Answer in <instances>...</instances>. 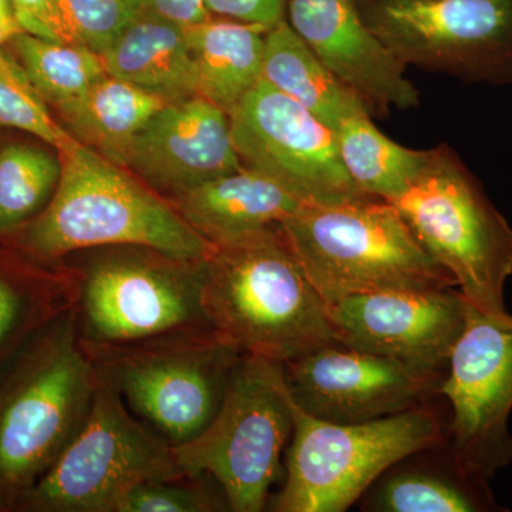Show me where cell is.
I'll return each mask as SVG.
<instances>
[{
	"instance_id": "1",
	"label": "cell",
	"mask_w": 512,
	"mask_h": 512,
	"mask_svg": "<svg viewBox=\"0 0 512 512\" xmlns=\"http://www.w3.org/2000/svg\"><path fill=\"white\" fill-rule=\"evenodd\" d=\"M62 177L42 214L5 237L36 261L57 264L86 249L138 245L205 259L214 244L178 214L167 198L124 167L74 140L59 151ZM3 238V237H0Z\"/></svg>"
},
{
	"instance_id": "2",
	"label": "cell",
	"mask_w": 512,
	"mask_h": 512,
	"mask_svg": "<svg viewBox=\"0 0 512 512\" xmlns=\"http://www.w3.org/2000/svg\"><path fill=\"white\" fill-rule=\"evenodd\" d=\"M202 306L212 330L244 355L284 363L336 342L328 303L281 225L214 244Z\"/></svg>"
},
{
	"instance_id": "3",
	"label": "cell",
	"mask_w": 512,
	"mask_h": 512,
	"mask_svg": "<svg viewBox=\"0 0 512 512\" xmlns=\"http://www.w3.org/2000/svg\"><path fill=\"white\" fill-rule=\"evenodd\" d=\"M99 377L74 308L40 330L0 372V512H19L82 429Z\"/></svg>"
},
{
	"instance_id": "4",
	"label": "cell",
	"mask_w": 512,
	"mask_h": 512,
	"mask_svg": "<svg viewBox=\"0 0 512 512\" xmlns=\"http://www.w3.org/2000/svg\"><path fill=\"white\" fill-rule=\"evenodd\" d=\"M281 227L328 305L369 293L457 288L392 202L306 204Z\"/></svg>"
},
{
	"instance_id": "5",
	"label": "cell",
	"mask_w": 512,
	"mask_h": 512,
	"mask_svg": "<svg viewBox=\"0 0 512 512\" xmlns=\"http://www.w3.org/2000/svg\"><path fill=\"white\" fill-rule=\"evenodd\" d=\"M67 265L77 330L86 345L120 346L188 330H212L204 306L205 259L138 245L86 249Z\"/></svg>"
},
{
	"instance_id": "6",
	"label": "cell",
	"mask_w": 512,
	"mask_h": 512,
	"mask_svg": "<svg viewBox=\"0 0 512 512\" xmlns=\"http://www.w3.org/2000/svg\"><path fill=\"white\" fill-rule=\"evenodd\" d=\"M390 202L470 305L493 315L508 313L512 228L456 151L447 144L431 148L423 170Z\"/></svg>"
},
{
	"instance_id": "7",
	"label": "cell",
	"mask_w": 512,
	"mask_h": 512,
	"mask_svg": "<svg viewBox=\"0 0 512 512\" xmlns=\"http://www.w3.org/2000/svg\"><path fill=\"white\" fill-rule=\"evenodd\" d=\"M292 410L284 484L268 504L275 512L348 511L387 468L447 434V421L429 403L353 424L316 419L293 400Z\"/></svg>"
},
{
	"instance_id": "8",
	"label": "cell",
	"mask_w": 512,
	"mask_h": 512,
	"mask_svg": "<svg viewBox=\"0 0 512 512\" xmlns=\"http://www.w3.org/2000/svg\"><path fill=\"white\" fill-rule=\"evenodd\" d=\"M292 431V399L281 363L244 355L214 419L197 437L174 447V456L187 476L214 478L231 512H261L282 476V453Z\"/></svg>"
},
{
	"instance_id": "9",
	"label": "cell",
	"mask_w": 512,
	"mask_h": 512,
	"mask_svg": "<svg viewBox=\"0 0 512 512\" xmlns=\"http://www.w3.org/2000/svg\"><path fill=\"white\" fill-rule=\"evenodd\" d=\"M99 373L82 429L19 512H120L134 488L183 476L174 447L134 416L116 383L100 367Z\"/></svg>"
},
{
	"instance_id": "10",
	"label": "cell",
	"mask_w": 512,
	"mask_h": 512,
	"mask_svg": "<svg viewBox=\"0 0 512 512\" xmlns=\"http://www.w3.org/2000/svg\"><path fill=\"white\" fill-rule=\"evenodd\" d=\"M84 346L116 383L134 416L173 447L211 423L244 356L214 330H188L130 345Z\"/></svg>"
},
{
	"instance_id": "11",
	"label": "cell",
	"mask_w": 512,
	"mask_h": 512,
	"mask_svg": "<svg viewBox=\"0 0 512 512\" xmlns=\"http://www.w3.org/2000/svg\"><path fill=\"white\" fill-rule=\"evenodd\" d=\"M404 66L512 86V0H356Z\"/></svg>"
},
{
	"instance_id": "12",
	"label": "cell",
	"mask_w": 512,
	"mask_h": 512,
	"mask_svg": "<svg viewBox=\"0 0 512 512\" xmlns=\"http://www.w3.org/2000/svg\"><path fill=\"white\" fill-rule=\"evenodd\" d=\"M448 404L447 441L477 476L491 478L512 463V315L467 302L466 325L437 387Z\"/></svg>"
},
{
	"instance_id": "13",
	"label": "cell",
	"mask_w": 512,
	"mask_h": 512,
	"mask_svg": "<svg viewBox=\"0 0 512 512\" xmlns=\"http://www.w3.org/2000/svg\"><path fill=\"white\" fill-rule=\"evenodd\" d=\"M228 116L242 164L278 181L306 204L369 197L349 177L336 131L264 80Z\"/></svg>"
},
{
	"instance_id": "14",
	"label": "cell",
	"mask_w": 512,
	"mask_h": 512,
	"mask_svg": "<svg viewBox=\"0 0 512 512\" xmlns=\"http://www.w3.org/2000/svg\"><path fill=\"white\" fill-rule=\"evenodd\" d=\"M328 309L340 345L443 379L466 325L467 301L457 288L420 289L350 296Z\"/></svg>"
},
{
	"instance_id": "15",
	"label": "cell",
	"mask_w": 512,
	"mask_h": 512,
	"mask_svg": "<svg viewBox=\"0 0 512 512\" xmlns=\"http://www.w3.org/2000/svg\"><path fill=\"white\" fill-rule=\"evenodd\" d=\"M293 403L316 419L365 423L427 403L441 379L338 342L281 363Z\"/></svg>"
},
{
	"instance_id": "16",
	"label": "cell",
	"mask_w": 512,
	"mask_h": 512,
	"mask_svg": "<svg viewBox=\"0 0 512 512\" xmlns=\"http://www.w3.org/2000/svg\"><path fill=\"white\" fill-rule=\"evenodd\" d=\"M286 10L291 28L372 117L384 119L392 107H419V90L404 77L406 66L367 28L356 0H288Z\"/></svg>"
},
{
	"instance_id": "17",
	"label": "cell",
	"mask_w": 512,
	"mask_h": 512,
	"mask_svg": "<svg viewBox=\"0 0 512 512\" xmlns=\"http://www.w3.org/2000/svg\"><path fill=\"white\" fill-rule=\"evenodd\" d=\"M144 184L175 197L242 167L227 111L201 96L171 101L134 138L126 160Z\"/></svg>"
},
{
	"instance_id": "18",
	"label": "cell",
	"mask_w": 512,
	"mask_h": 512,
	"mask_svg": "<svg viewBox=\"0 0 512 512\" xmlns=\"http://www.w3.org/2000/svg\"><path fill=\"white\" fill-rule=\"evenodd\" d=\"M366 512H500L490 481L468 470L448 444L397 461L360 498Z\"/></svg>"
},
{
	"instance_id": "19",
	"label": "cell",
	"mask_w": 512,
	"mask_h": 512,
	"mask_svg": "<svg viewBox=\"0 0 512 512\" xmlns=\"http://www.w3.org/2000/svg\"><path fill=\"white\" fill-rule=\"evenodd\" d=\"M168 201L212 244L278 227L306 205L278 181L244 164Z\"/></svg>"
},
{
	"instance_id": "20",
	"label": "cell",
	"mask_w": 512,
	"mask_h": 512,
	"mask_svg": "<svg viewBox=\"0 0 512 512\" xmlns=\"http://www.w3.org/2000/svg\"><path fill=\"white\" fill-rule=\"evenodd\" d=\"M111 76L168 101L198 96L197 69L183 26L154 13H138L101 55Z\"/></svg>"
},
{
	"instance_id": "21",
	"label": "cell",
	"mask_w": 512,
	"mask_h": 512,
	"mask_svg": "<svg viewBox=\"0 0 512 512\" xmlns=\"http://www.w3.org/2000/svg\"><path fill=\"white\" fill-rule=\"evenodd\" d=\"M72 272L23 254H0V372L52 320L74 306Z\"/></svg>"
},
{
	"instance_id": "22",
	"label": "cell",
	"mask_w": 512,
	"mask_h": 512,
	"mask_svg": "<svg viewBox=\"0 0 512 512\" xmlns=\"http://www.w3.org/2000/svg\"><path fill=\"white\" fill-rule=\"evenodd\" d=\"M261 80L335 131L350 116L370 114L363 100L320 62L285 19L266 30Z\"/></svg>"
},
{
	"instance_id": "23",
	"label": "cell",
	"mask_w": 512,
	"mask_h": 512,
	"mask_svg": "<svg viewBox=\"0 0 512 512\" xmlns=\"http://www.w3.org/2000/svg\"><path fill=\"white\" fill-rule=\"evenodd\" d=\"M168 103L158 94L107 73L59 113L77 141L126 167L134 138Z\"/></svg>"
},
{
	"instance_id": "24",
	"label": "cell",
	"mask_w": 512,
	"mask_h": 512,
	"mask_svg": "<svg viewBox=\"0 0 512 512\" xmlns=\"http://www.w3.org/2000/svg\"><path fill=\"white\" fill-rule=\"evenodd\" d=\"M268 29L212 18L185 28L197 69L198 96L228 113L261 80Z\"/></svg>"
},
{
	"instance_id": "25",
	"label": "cell",
	"mask_w": 512,
	"mask_h": 512,
	"mask_svg": "<svg viewBox=\"0 0 512 512\" xmlns=\"http://www.w3.org/2000/svg\"><path fill=\"white\" fill-rule=\"evenodd\" d=\"M336 138L342 163L356 187L369 197L389 202L407 190L431 153L394 143L377 130L369 113L343 120Z\"/></svg>"
},
{
	"instance_id": "26",
	"label": "cell",
	"mask_w": 512,
	"mask_h": 512,
	"mask_svg": "<svg viewBox=\"0 0 512 512\" xmlns=\"http://www.w3.org/2000/svg\"><path fill=\"white\" fill-rule=\"evenodd\" d=\"M10 42L33 89L59 111L107 74L101 56L84 46L50 42L25 32Z\"/></svg>"
},
{
	"instance_id": "27",
	"label": "cell",
	"mask_w": 512,
	"mask_h": 512,
	"mask_svg": "<svg viewBox=\"0 0 512 512\" xmlns=\"http://www.w3.org/2000/svg\"><path fill=\"white\" fill-rule=\"evenodd\" d=\"M62 160L39 147L13 144L0 151V237L46 210L59 187Z\"/></svg>"
},
{
	"instance_id": "28",
	"label": "cell",
	"mask_w": 512,
	"mask_h": 512,
	"mask_svg": "<svg viewBox=\"0 0 512 512\" xmlns=\"http://www.w3.org/2000/svg\"><path fill=\"white\" fill-rule=\"evenodd\" d=\"M143 10L138 0H55L57 39L101 56Z\"/></svg>"
},
{
	"instance_id": "29",
	"label": "cell",
	"mask_w": 512,
	"mask_h": 512,
	"mask_svg": "<svg viewBox=\"0 0 512 512\" xmlns=\"http://www.w3.org/2000/svg\"><path fill=\"white\" fill-rule=\"evenodd\" d=\"M227 497L214 478L187 476L150 481L134 488L120 512H225Z\"/></svg>"
},
{
	"instance_id": "30",
	"label": "cell",
	"mask_w": 512,
	"mask_h": 512,
	"mask_svg": "<svg viewBox=\"0 0 512 512\" xmlns=\"http://www.w3.org/2000/svg\"><path fill=\"white\" fill-rule=\"evenodd\" d=\"M0 124L26 131L62 151L76 138L50 117L42 97L32 89L16 86L0 77Z\"/></svg>"
},
{
	"instance_id": "31",
	"label": "cell",
	"mask_w": 512,
	"mask_h": 512,
	"mask_svg": "<svg viewBox=\"0 0 512 512\" xmlns=\"http://www.w3.org/2000/svg\"><path fill=\"white\" fill-rule=\"evenodd\" d=\"M211 15L272 28L285 19L288 0H205Z\"/></svg>"
},
{
	"instance_id": "32",
	"label": "cell",
	"mask_w": 512,
	"mask_h": 512,
	"mask_svg": "<svg viewBox=\"0 0 512 512\" xmlns=\"http://www.w3.org/2000/svg\"><path fill=\"white\" fill-rule=\"evenodd\" d=\"M10 5L22 32L59 43L56 32L55 0H10Z\"/></svg>"
},
{
	"instance_id": "33",
	"label": "cell",
	"mask_w": 512,
	"mask_h": 512,
	"mask_svg": "<svg viewBox=\"0 0 512 512\" xmlns=\"http://www.w3.org/2000/svg\"><path fill=\"white\" fill-rule=\"evenodd\" d=\"M141 8L177 23L183 28L200 25L212 18L205 0H138Z\"/></svg>"
},
{
	"instance_id": "34",
	"label": "cell",
	"mask_w": 512,
	"mask_h": 512,
	"mask_svg": "<svg viewBox=\"0 0 512 512\" xmlns=\"http://www.w3.org/2000/svg\"><path fill=\"white\" fill-rule=\"evenodd\" d=\"M18 33H22V29H20L18 25H12V23L0 19V77H3V79L8 80L10 83L16 84V86L35 90L32 84H30L28 76H26L22 66L10 60L5 50H3V46L10 42Z\"/></svg>"
},
{
	"instance_id": "35",
	"label": "cell",
	"mask_w": 512,
	"mask_h": 512,
	"mask_svg": "<svg viewBox=\"0 0 512 512\" xmlns=\"http://www.w3.org/2000/svg\"><path fill=\"white\" fill-rule=\"evenodd\" d=\"M0 19L5 20V22L12 23V25H18L15 16H13L10 0H0Z\"/></svg>"
}]
</instances>
